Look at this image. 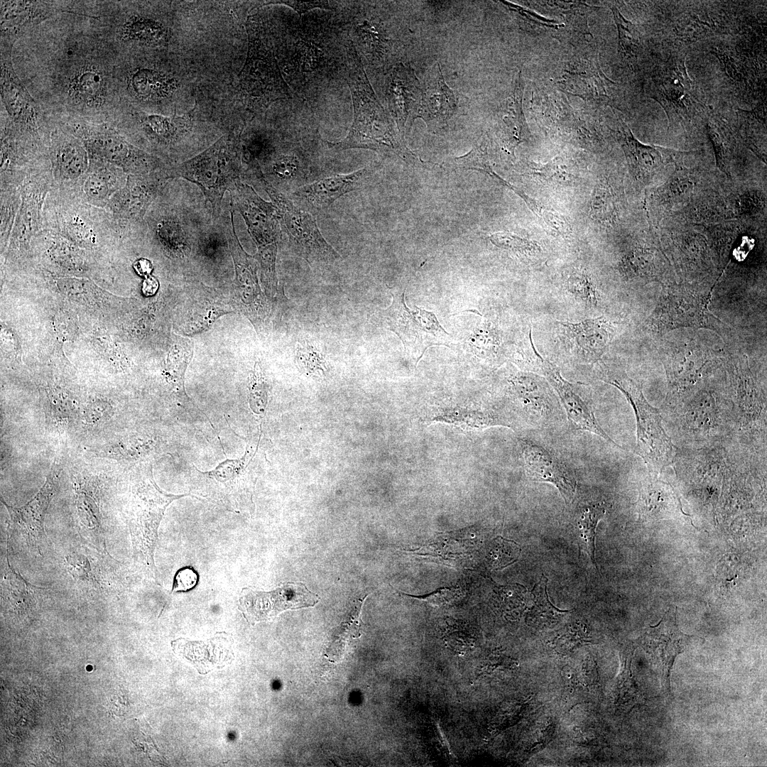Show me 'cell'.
<instances>
[{
	"label": "cell",
	"instance_id": "cell-1",
	"mask_svg": "<svg viewBox=\"0 0 767 767\" xmlns=\"http://www.w3.org/2000/svg\"><path fill=\"white\" fill-rule=\"evenodd\" d=\"M347 53L354 119L346 137L338 142H327L329 147L338 151L364 148L401 153L406 148L401 142L403 137L396 132L378 100L352 42L349 43Z\"/></svg>",
	"mask_w": 767,
	"mask_h": 767
},
{
	"label": "cell",
	"instance_id": "cell-2",
	"mask_svg": "<svg viewBox=\"0 0 767 767\" xmlns=\"http://www.w3.org/2000/svg\"><path fill=\"white\" fill-rule=\"evenodd\" d=\"M195 496L173 494L162 490L156 483L152 464L146 465L130 487L126 519L130 533L135 561L140 568L158 582L154 553L158 531L167 507L175 500Z\"/></svg>",
	"mask_w": 767,
	"mask_h": 767
},
{
	"label": "cell",
	"instance_id": "cell-3",
	"mask_svg": "<svg viewBox=\"0 0 767 767\" xmlns=\"http://www.w3.org/2000/svg\"><path fill=\"white\" fill-rule=\"evenodd\" d=\"M241 170L239 139L229 134L195 157L165 169V173L169 179L180 178L197 185L210 203L213 218H217L225 192L240 182Z\"/></svg>",
	"mask_w": 767,
	"mask_h": 767
},
{
	"label": "cell",
	"instance_id": "cell-4",
	"mask_svg": "<svg viewBox=\"0 0 767 767\" xmlns=\"http://www.w3.org/2000/svg\"><path fill=\"white\" fill-rule=\"evenodd\" d=\"M603 379L619 389L633 410L636 422V454L644 461L649 473H660L673 462L675 446L663 425L659 410L648 402L641 384L625 372L606 369Z\"/></svg>",
	"mask_w": 767,
	"mask_h": 767
},
{
	"label": "cell",
	"instance_id": "cell-5",
	"mask_svg": "<svg viewBox=\"0 0 767 767\" xmlns=\"http://www.w3.org/2000/svg\"><path fill=\"white\" fill-rule=\"evenodd\" d=\"M256 174L278 211L281 232L286 236L289 248L295 255L311 266L332 264L342 259L321 234L311 213L278 192L264 178L260 169Z\"/></svg>",
	"mask_w": 767,
	"mask_h": 767
},
{
	"label": "cell",
	"instance_id": "cell-6",
	"mask_svg": "<svg viewBox=\"0 0 767 767\" xmlns=\"http://www.w3.org/2000/svg\"><path fill=\"white\" fill-rule=\"evenodd\" d=\"M254 19L247 21L248 51L239 76L242 91L249 99L268 104L290 97V92L278 66L271 47L261 37Z\"/></svg>",
	"mask_w": 767,
	"mask_h": 767
},
{
	"label": "cell",
	"instance_id": "cell-7",
	"mask_svg": "<svg viewBox=\"0 0 767 767\" xmlns=\"http://www.w3.org/2000/svg\"><path fill=\"white\" fill-rule=\"evenodd\" d=\"M253 456L247 447L243 457L227 459L209 471H200L192 465L189 473L192 494L230 511H241L248 494L247 468Z\"/></svg>",
	"mask_w": 767,
	"mask_h": 767
},
{
	"label": "cell",
	"instance_id": "cell-8",
	"mask_svg": "<svg viewBox=\"0 0 767 767\" xmlns=\"http://www.w3.org/2000/svg\"><path fill=\"white\" fill-rule=\"evenodd\" d=\"M386 329L396 333L405 348L424 351L433 344H445L449 334L442 328L436 316L415 306L410 309L405 303V293H393V301L375 317Z\"/></svg>",
	"mask_w": 767,
	"mask_h": 767
},
{
	"label": "cell",
	"instance_id": "cell-9",
	"mask_svg": "<svg viewBox=\"0 0 767 767\" xmlns=\"http://www.w3.org/2000/svg\"><path fill=\"white\" fill-rule=\"evenodd\" d=\"M80 133L94 159L109 163L129 175H146L164 170L157 158L137 148L112 130L84 128Z\"/></svg>",
	"mask_w": 767,
	"mask_h": 767
},
{
	"label": "cell",
	"instance_id": "cell-10",
	"mask_svg": "<svg viewBox=\"0 0 767 767\" xmlns=\"http://www.w3.org/2000/svg\"><path fill=\"white\" fill-rule=\"evenodd\" d=\"M320 597L301 582H288L270 592L244 588L239 595V609L251 624L270 620L288 609L315 606Z\"/></svg>",
	"mask_w": 767,
	"mask_h": 767
},
{
	"label": "cell",
	"instance_id": "cell-11",
	"mask_svg": "<svg viewBox=\"0 0 767 767\" xmlns=\"http://www.w3.org/2000/svg\"><path fill=\"white\" fill-rule=\"evenodd\" d=\"M532 347L540 361L541 371L558 398L570 425L575 430L589 432L599 436L607 442L623 449L603 430L599 423L591 400L582 392V384L571 383L562 377L557 367L543 358Z\"/></svg>",
	"mask_w": 767,
	"mask_h": 767
},
{
	"label": "cell",
	"instance_id": "cell-12",
	"mask_svg": "<svg viewBox=\"0 0 767 767\" xmlns=\"http://www.w3.org/2000/svg\"><path fill=\"white\" fill-rule=\"evenodd\" d=\"M651 97L663 108L671 123L687 116L695 108L692 82L683 60L670 58L655 68Z\"/></svg>",
	"mask_w": 767,
	"mask_h": 767
},
{
	"label": "cell",
	"instance_id": "cell-13",
	"mask_svg": "<svg viewBox=\"0 0 767 767\" xmlns=\"http://www.w3.org/2000/svg\"><path fill=\"white\" fill-rule=\"evenodd\" d=\"M711 317L707 298L685 290L669 288L661 294L650 325L660 332L680 327H711Z\"/></svg>",
	"mask_w": 767,
	"mask_h": 767
},
{
	"label": "cell",
	"instance_id": "cell-14",
	"mask_svg": "<svg viewBox=\"0 0 767 767\" xmlns=\"http://www.w3.org/2000/svg\"><path fill=\"white\" fill-rule=\"evenodd\" d=\"M168 180L165 169L146 175H129L124 187L109 200L114 219L125 227L139 222Z\"/></svg>",
	"mask_w": 767,
	"mask_h": 767
},
{
	"label": "cell",
	"instance_id": "cell-15",
	"mask_svg": "<svg viewBox=\"0 0 767 767\" xmlns=\"http://www.w3.org/2000/svg\"><path fill=\"white\" fill-rule=\"evenodd\" d=\"M521 447L528 478L554 485L565 502L570 504L576 493L577 481L568 466L553 450L537 441L521 440Z\"/></svg>",
	"mask_w": 767,
	"mask_h": 767
},
{
	"label": "cell",
	"instance_id": "cell-16",
	"mask_svg": "<svg viewBox=\"0 0 767 767\" xmlns=\"http://www.w3.org/2000/svg\"><path fill=\"white\" fill-rule=\"evenodd\" d=\"M686 636L679 629L674 610H669L659 624L651 626L643 637V646L660 679L663 690L670 691V673L677 656L683 652Z\"/></svg>",
	"mask_w": 767,
	"mask_h": 767
},
{
	"label": "cell",
	"instance_id": "cell-17",
	"mask_svg": "<svg viewBox=\"0 0 767 767\" xmlns=\"http://www.w3.org/2000/svg\"><path fill=\"white\" fill-rule=\"evenodd\" d=\"M251 236L258 248L277 245L281 229L276 207L262 199L249 185L239 182L231 190Z\"/></svg>",
	"mask_w": 767,
	"mask_h": 767
},
{
	"label": "cell",
	"instance_id": "cell-18",
	"mask_svg": "<svg viewBox=\"0 0 767 767\" xmlns=\"http://www.w3.org/2000/svg\"><path fill=\"white\" fill-rule=\"evenodd\" d=\"M60 473V466L54 462L40 489L32 499L22 506H9L1 499L13 526L26 536L28 545L39 554L41 553V545L46 539L44 531L45 516L57 491Z\"/></svg>",
	"mask_w": 767,
	"mask_h": 767
},
{
	"label": "cell",
	"instance_id": "cell-19",
	"mask_svg": "<svg viewBox=\"0 0 767 767\" xmlns=\"http://www.w3.org/2000/svg\"><path fill=\"white\" fill-rule=\"evenodd\" d=\"M368 170L362 168L347 174H337L299 187L292 193L293 201L310 213L329 207L340 197L362 187Z\"/></svg>",
	"mask_w": 767,
	"mask_h": 767
},
{
	"label": "cell",
	"instance_id": "cell-20",
	"mask_svg": "<svg viewBox=\"0 0 767 767\" xmlns=\"http://www.w3.org/2000/svg\"><path fill=\"white\" fill-rule=\"evenodd\" d=\"M577 355L587 364L599 361L614 335V327L604 316L580 322H558Z\"/></svg>",
	"mask_w": 767,
	"mask_h": 767
},
{
	"label": "cell",
	"instance_id": "cell-21",
	"mask_svg": "<svg viewBox=\"0 0 767 767\" xmlns=\"http://www.w3.org/2000/svg\"><path fill=\"white\" fill-rule=\"evenodd\" d=\"M422 97V85L413 70L402 63L393 70L387 90L388 107L403 137L408 117H418Z\"/></svg>",
	"mask_w": 767,
	"mask_h": 767
},
{
	"label": "cell",
	"instance_id": "cell-22",
	"mask_svg": "<svg viewBox=\"0 0 767 767\" xmlns=\"http://www.w3.org/2000/svg\"><path fill=\"white\" fill-rule=\"evenodd\" d=\"M457 104L455 92L446 84L440 65L436 62L424 80L418 117L432 129L442 128L455 114Z\"/></svg>",
	"mask_w": 767,
	"mask_h": 767
},
{
	"label": "cell",
	"instance_id": "cell-23",
	"mask_svg": "<svg viewBox=\"0 0 767 767\" xmlns=\"http://www.w3.org/2000/svg\"><path fill=\"white\" fill-rule=\"evenodd\" d=\"M709 360L696 348L675 349L664 361L669 393L668 401L686 396L702 377Z\"/></svg>",
	"mask_w": 767,
	"mask_h": 767
},
{
	"label": "cell",
	"instance_id": "cell-24",
	"mask_svg": "<svg viewBox=\"0 0 767 767\" xmlns=\"http://www.w3.org/2000/svg\"><path fill=\"white\" fill-rule=\"evenodd\" d=\"M619 140L632 173L645 181L684 153L657 146L645 145L638 141L629 128L622 122Z\"/></svg>",
	"mask_w": 767,
	"mask_h": 767
},
{
	"label": "cell",
	"instance_id": "cell-25",
	"mask_svg": "<svg viewBox=\"0 0 767 767\" xmlns=\"http://www.w3.org/2000/svg\"><path fill=\"white\" fill-rule=\"evenodd\" d=\"M1 96L13 120L27 130L35 131L40 125L37 104L16 75L9 59L1 58Z\"/></svg>",
	"mask_w": 767,
	"mask_h": 767
},
{
	"label": "cell",
	"instance_id": "cell-26",
	"mask_svg": "<svg viewBox=\"0 0 767 767\" xmlns=\"http://www.w3.org/2000/svg\"><path fill=\"white\" fill-rule=\"evenodd\" d=\"M65 92L70 102L76 106L86 109L101 107L107 97L105 72L94 63L80 64L69 73Z\"/></svg>",
	"mask_w": 767,
	"mask_h": 767
},
{
	"label": "cell",
	"instance_id": "cell-27",
	"mask_svg": "<svg viewBox=\"0 0 767 767\" xmlns=\"http://www.w3.org/2000/svg\"><path fill=\"white\" fill-rule=\"evenodd\" d=\"M719 404L709 391L695 393L685 404L680 419L682 429L691 437L699 440L716 435L721 426Z\"/></svg>",
	"mask_w": 767,
	"mask_h": 767
},
{
	"label": "cell",
	"instance_id": "cell-28",
	"mask_svg": "<svg viewBox=\"0 0 767 767\" xmlns=\"http://www.w3.org/2000/svg\"><path fill=\"white\" fill-rule=\"evenodd\" d=\"M55 176L64 182L76 181L88 171V154L73 136L56 132L52 146Z\"/></svg>",
	"mask_w": 767,
	"mask_h": 767
},
{
	"label": "cell",
	"instance_id": "cell-29",
	"mask_svg": "<svg viewBox=\"0 0 767 767\" xmlns=\"http://www.w3.org/2000/svg\"><path fill=\"white\" fill-rule=\"evenodd\" d=\"M612 82L602 72L597 60H580L573 62L564 74L565 89L584 99L607 97Z\"/></svg>",
	"mask_w": 767,
	"mask_h": 767
},
{
	"label": "cell",
	"instance_id": "cell-30",
	"mask_svg": "<svg viewBox=\"0 0 767 767\" xmlns=\"http://www.w3.org/2000/svg\"><path fill=\"white\" fill-rule=\"evenodd\" d=\"M55 11L43 1H1V39L20 35L26 28L50 18Z\"/></svg>",
	"mask_w": 767,
	"mask_h": 767
},
{
	"label": "cell",
	"instance_id": "cell-31",
	"mask_svg": "<svg viewBox=\"0 0 767 767\" xmlns=\"http://www.w3.org/2000/svg\"><path fill=\"white\" fill-rule=\"evenodd\" d=\"M545 380L531 373H518L510 380L515 396L535 420L547 418L552 409L551 394Z\"/></svg>",
	"mask_w": 767,
	"mask_h": 767
},
{
	"label": "cell",
	"instance_id": "cell-32",
	"mask_svg": "<svg viewBox=\"0 0 767 767\" xmlns=\"http://www.w3.org/2000/svg\"><path fill=\"white\" fill-rule=\"evenodd\" d=\"M524 85L519 72L513 77L511 94L504 101L499 111L504 138L511 149L527 139L530 134L522 107Z\"/></svg>",
	"mask_w": 767,
	"mask_h": 767
},
{
	"label": "cell",
	"instance_id": "cell-33",
	"mask_svg": "<svg viewBox=\"0 0 767 767\" xmlns=\"http://www.w3.org/2000/svg\"><path fill=\"white\" fill-rule=\"evenodd\" d=\"M129 87L138 99L156 101L171 94L177 83L173 77L158 70L138 68L131 75Z\"/></svg>",
	"mask_w": 767,
	"mask_h": 767
},
{
	"label": "cell",
	"instance_id": "cell-34",
	"mask_svg": "<svg viewBox=\"0 0 767 767\" xmlns=\"http://www.w3.org/2000/svg\"><path fill=\"white\" fill-rule=\"evenodd\" d=\"M92 487L81 480L75 482V502L77 513L88 535L104 545L102 534L101 514Z\"/></svg>",
	"mask_w": 767,
	"mask_h": 767
},
{
	"label": "cell",
	"instance_id": "cell-35",
	"mask_svg": "<svg viewBox=\"0 0 767 767\" xmlns=\"http://www.w3.org/2000/svg\"><path fill=\"white\" fill-rule=\"evenodd\" d=\"M87 173L82 183V192L88 202H104L114 190L121 188L117 186L121 182L119 173L109 166L91 163Z\"/></svg>",
	"mask_w": 767,
	"mask_h": 767
},
{
	"label": "cell",
	"instance_id": "cell-36",
	"mask_svg": "<svg viewBox=\"0 0 767 767\" xmlns=\"http://www.w3.org/2000/svg\"><path fill=\"white\" fill-rule=\"evenodd\" d=\"M122 40L139 44L156 46L168 40L167 28L158 21L143 16H134L121 28Z\"/></svg>",
	"mask_w": 767,
	"mask_h": 767
},
{
	"label": "cell",
	"instance_id": "cell-37",
	"mask_svg": "<svg viewBox=\"0 0 767 767\" xmlns=\"http://www.w3.org/2000/svg\"><path fill=\"white\" fill-rule=\"evenodd\" d=\"M605 513L606 508L603 503H589L580 508L575 522L579 545L587 553L597 568L594 559L596 528Z\"/></svg>",
	"mask_w": 767,
	"mask_h": 767
},
{
	"label": "cell",
	"instance_id": "cell-38",
	"mask_svg": "<svg viewBox=\"0 0 767 767\" xmlns=\"http://www.w3.org/2000/svg\"><path fill=\"white\" fill-rule=\"evenodd\" d=\"M69 208L60 212L58 227L60 232L83 243H95L97 233L99 232L95 223L88 215V211L82 208Z\"/></svg>",
	"mask_w": 767,
	"mask_h": 767
},
{
	"label": "cell",
	"instance_id": "cell-39",
	"mask_svg": "<svg viewBox=\"0 0 767 767\" xmlns=\"http://www.w3.org/2000/svg\"><path fill=\"white\" fill-rule=\"evenodd\" d=\"M433 420L455 424L465 428L484 429L496 425L510 427L506 420L498 414L491 412L468 410L462 408L442 410Z\"/></svg>",
	"mask_w": 767,
	"mask_h": 767
},
{
	"label": "cell",
	"instance_id": "cell-40",
	"mask_svg": "<svg viewBox=\"0 0 767 767\" xmlns=\"http://www.w3.org/2000/svg\"><path fill=\"white\" fill-rule=\"evenodd\" d=\"M2 594L4 600L18 613L31 609L33 606V588L21 575L7 564L2 580Z\"/></svg>",
	"mask_w": 767,
	"mask_h": 767
},
{
	"label": "cell",
	"instance_id": "cell-41",
	"mask_svg": "<svg viewBox=\"0 0 767 767\" xmlns=\"http://www.w3.org/2000/svg\"><path fill=\"white\" fill-rule=\"evenodd\" d=\"M75 407L64 395L50 390L46 406V420L49 426L64 430L74 418Z\"/></svg>",
	"mask_w": 767,
	"mask_h": 767
},
{
	"label": "cell",
	"instance_id": "cell-42",
	"mask_svg": "<svg viewBox=\"0 0 767 767\" xmlns=\"http://www.w3.org/2000/svg\"><path fill=\"white\" fill-rule=\"evenodd\" d=\"M611 11L619 34L621 54L626 58L636 57L641 46L640 34L636 26L626 19L616 6Z\"/></svg>",
	"mask_w": 767,
	"mask_h": 767
},
{
	"label": "cell",
	"instance_id": "cell-43",
	"mask_svg": "<svg viewBox=\"0 0 767 767\" xmlns=\"http://www.w3.org/2000/svg\"><path fill=\"white\" fill-rule=\"evenodd\" d=\"M566 285L570 294L587 306H596L598 291L592 279L582 271L572 272L567 278Z\"/></svg>",
	"mask_w": 767,
	"mask_h": 767
},
{
	"label": "cell",
	"instance_id": "cell-44",
	"mask_svg": "<svg viewBox=\"0 0 767 767\" xmlns=\"http://www.w3.org/2000/svg\"><path fill=\"white\" fill-rule=\"evenodd\" d=\"M489 239L501 249L526 256H533L541 252L540 246L535 241L508 232H497Z\"/></svg>",
	"mask_w": 767,
	"mask_h": 767
},
{
	"label": "cell",
	"instance_id": "cell-45",
	"mask_svg": "<svg viewBox=\"0 0 767 767\" xmlns=\"http://www.w3.org/2000/svg\"><path fill=\"white\" fill-rule=\"evenodd\" d=\"M520 554L521 548L516 543L497 537L491 545L488 556L491 565L501 569L516 562Z\"/></svg>",
	"mask_w": 767,
	"mask_h": 767
},
{
	"label": "cell",
	"instance_id": "cell-46",
	"mask_svg": "<svg viewBox=\"0 0 767 767\" xmlns=\"http://www.w3.org/2000/svg\"><path fill=\"white\" fill-rule=\"evenodd\" d=\"M141 121L149 132L163 139L173 138L177 131L174 120L167 116L158 114H144L141 116Z\"/></svg>",
	"mask_w": 767,
	"mask_h": 767
},
{
	"label": "cell",
	"instance_id": "cell-47",
	"mask_svg": "<svg viewBox=\"0 0 767 767\" xmlns=\"http://www.w3.org/2000/svg\"><path fill=\"white\" fill-rule=\"evenodd\" d=\"M530 173L548 182L566 183L572 180L573 173L559 162L545 165H534L530 167Z\"/></svg>",
	"mask_w": 767,
	"mask_h": 767
},
{
	"label": "cell",
	"instance_id": "cell-48",
	"mask_svg": "<svg viewBox=\"0 0 767 767\" xmlns=\"http://www.w3.org/2000/svg\"><path fill=\"white\" fill-rule=\"evenodd\" d=\"M112 407L109 403L97 400L89 403L82 414V422L87 426H97L111 418Z\"/></svg>",
	"mask_w": 767,
	"mask_h": 767
},
{
	"label": "cell",
	"instance_id": "cell-49",
	"mask_svg": "<svg viewBox=\"0 0 767 767\" xmlns=\"http://www.w3.org/2000/svg\"><path fill=\"white\" fill-rule=\"evenodd\" d=\"M249 388L251 410L258 415H263L266 406L267 394L260 371L256 369L250 379Z\"/></svg>",
	"mask_w": 767,
	"mask_h": 767
},
{
	"label": "cell",
	"instance_id": "cell-50",
	"mask_svg": "<svg viewBox=\"0 0 767 767\" xmlns=\"http://www.w3.org/2000/svg\"><path fill=\"white\" fill-rule=\"evenodd\" d=\"M707 131L714 146L717 163L720 168L724 171L728 148L726 136L722 134L721 129L712 122H709L707 124Z\"/></svg>",
	"mask_w": 767,
	"mask_h": 767
},
{
	"label": "cell",
	"instance_id": "cell-51",
	"mask_svg": "<svg viewBox=\"0 0 767 767\" xmlns=\"http://www.w3.org/2000/svg\"><path fill=\"white\" fill-rule=\"evenodd\" d=\"M608 190L604 185H599L594 191L591 199L590 211L593 217L604 220L610 212V198Z\"/></svg>",
	"mask_w": 767,
	"mask_h": 767
},
{
	"label": "cell",
	"instance_id": "cell-52",
	"mask_svg": "<svg viewBox=\"0 0 767 767\" xmlns=\"http://www.w3.org/2000/svg\"><path fill=\"white\" fill-rule=\"evenodd\" d=\"M511 11L518 14L519 18L523 19L526 23L531 26H545L547 28L558 29L560 26L555 23L553 21L547 19L538 14L523 9L518 5L508 1H502Z\"/></svg>",
	"mask_w": 767,
	"mask_h": 767
},
{
	"label": "cell",
	"instance_id": "cell-53",
	"mask_svg": "<svg viewBox=\"0 0 767 767\" xmlns=\"http://www.w3.org/2000/svg\"><path fill=\"white\" fill-rule=\"evenodd\" d=\"M299 364L303 365L308 371L315 372L324 369V359L318 350L312 347L300 348L298 352Z\"/></svg>",
	"mask_w": 767,
	"mask_h": 767
},
{
	"label": "cell",
	"instance_id": "cell-54",
	"mask_svg": "<svg viewBox=\"0 0 767 767\" xmlns=\"http://www.w3.org/2000/svg\"><path fill=\"white\" fill-rule=\"evenodd\" d=\"M283 4L293 9L300 16L308 11L320 8L322 9H332L331 1H270L266 4Z\"/></svg>",
	"mask_w": 767,
	"mask_h": 767
},
{
	"label": "cell",
	"instance_id": "cell-55",
	"mask_svg": "<svg viewBox=\"0 0 767 767\" xmlns=\"http://www.w3.org/2000/svg\"><path fill=\"white\" fill-rule=\"evenodd\" d=\"M197 583V574L190 567H185L178 572L173 590H188Z\"/></svg>",
	"mask_w": 767,
	"mask_h": 767
},
{
	"label": "cell",
	"instance_id": "cell-56",
	"mask_svg": "<svg viewBox=\"0 0 767 767\" xmlns=\"http://www.w3.org/2000/svg\"><path fill=\"white\" fill-rule=\"evenodd\" d=\"M458 593L459 592L455 589L443 588L425 597H420V599L427 600L432 603L450 602L453 599Z\"/></svg>",
	"mask_w": 767,
	"mask_h": 767
},
{
	"label": "cell",
	"instance_id": "cell-57",
	"mask_svg": "<svg viewBox=\"0 0 767 767\" xmlns=\"http://www.w3.org/2000/svg\"><path fill=\"white\" fill-rule=\"evenodd\" d=\"M158 288V282L152 276H147L143 283L142 290L146 295H153Z\"/></svg>",
	"mask_w": 767,
	"mask_h": 767
},
{
	"label": "cell",
	"instance_id": "cell-58",
	"mask_svg": "<svg viewBox=\"0 0 767 767\" xmlns=\"http://www.w3.org/2000/svg\"><path fill=\"white\" fill-rule=\"evenodd\" d=\"M134 268L141 276H148L152 267L151 263L146 259L138 260L134 265Z\"/></svg>",
	"mask_w": 767,
	"mask_h": 767
}]
</instances>
